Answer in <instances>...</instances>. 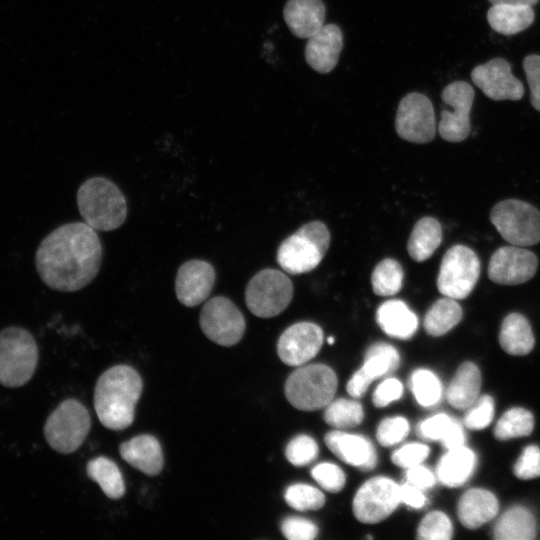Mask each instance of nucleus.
<instances>
[{
	"mask_svg": "<svg viewBox=\"0 0 540 540\" xmlns=\"http://www.w3.org/2000/svg\"><path fill=\"white\" fill-rule=\"evenodd\" d=\"M101 256L102 246L96 230L85 222H71L57 227L41 241L35 265L48 287L74 292L95 278Z\"/></svg>",
	"mask_w": 540,
	"mask_h": 540,
	"instance_id": "obj_1",
	"label": "nucleus"
},
{
	"mask_svg": "<svg viewBox=\"0 0 540 540\" xmlns=\"http://www.w3.org/2000/svg\"><path fill=\"white\" fill-rule=\"evenodd\" d=\"M142 388V379L131 366L116 365L103 372L94 390V408L102 425L116 431L128 428Z\"/></svg>",
	"mask_w": 540,
	"mask_h": 540,
	"instance_id": "obj_2",
	"label": "nucleus"
},
{
	"mask_svg": "<svg viewBox=\"0 0 540 540\" xmlns=\"http://www.w3.org/2000/svg\"><path fill=\"white\" fill-rule=\"evenodd\" d=\"M77 205L84 222L98 231H111L123 224L127 204L120 189L109 179L93 177L77 191Z\"/></svg>",
	"mask_w": 540,
	"mask_h": 540,
	"instance_id": "obj_3",
	"label": "nucleus"
},
{
	"mask_svg": "<svg viewBox=\"0 0 540 540\" xmlns=\"http://www.w3.org/2000/svg\"><path fill=\"white\" fill-rule=\"evenodd\" d=\"M330 244V233L320 221H311L287 237L277 251V262L290 274H302L316 268Z\"/></svg>",
	"mask_w": 540,
	"mask_h": 540,
	"instance_id": "obj_4",
	"label": "nucleus"
},
{
	"mask_svg": "<svg viewBox=\"0 0 540 540\" xmlns=\"http://www.w3.org/2000/svg\"><path fill=\"white\" fill-rule=\"evenodd\" d=\"M38 347L32 334L18 326L0 331V384L10 388L25 385L34 375Z\"/></svg>",
	"mask_w": 540,
	"mask_h": 540,
	"instance_id": "obj_5",
	"label": "nucleus"
},
{
	"mask_svg": "<svg viewBox=\"0 0 540 540\" xmlns=\"http://www.w3.org/2000/svg\"><path fill=\"white\" fill-rule=\"evenodd\" d=\"M335 372L324 364L301 366L288 377L285 394L292 406L303 411L326 407L337 390Z\"/></svg>",
	"mask_w": 540,
	"mask_h": 540,
	"instance_id": "obj_6",
	"label": "nucleus"
},
{
	"mask_svg": "<svg viewBox=\"0 0 540 540\" xmlns=\"http://www.w3.org/2000/svg\"><path fill=\"white\" fill-rule=\"evenodd\" d=\"M90 428L88 410L78 400L70 398L61 402L48 416L44 436L56 452L70 454L82 445Z\"/></svg>",
	"mask_w": 540,
	"mask_h": 540,
	"instance_id": "obj_7",
	"label": "nucleus"
},
{
	"mask_svg": "<svg viewBox=\"0 0 540 540\" xmlns=\"http://www.w3.org/2000/svg\"><path fill=\"white\" fill-rule=\"evenodd\" d=\"M490 220L511 245L526 247L540 242V211L525 201L498 202L491 210Z\"/></svg>",
	"mask_w": 540,
	"mask_h": 540,
	"instance_id": "obj_8",
	"label": "nucleus"
},
{
	"mask_svg": "<svg viewBox=\"0 0 540 540\" xmlns=\"http://www.w3.org/2000/svg\"><path fill=\"white\" fill-rule=\"evenodd\" d=\"M481 263L469 247L457 244L444 254L437 277V288L446 297L465 299L479 279Z\"/></svg>",
	"mask_w": 540,
	"mask_h": 540,
	"instance_id": "obj_9",
	"label": "nucleus"
},
{
	"mask_svg": "<svg viewBox=\"0 0 540 540\" xmlns=\"http://www.w3.org/2000/svg\"><path fill=\"white\" fill-rule=\"evenodd\" d=\"M292 297L291 280L276 269H263L256 273L245 290L248 309L260 318H270L280 314L290 304Z\"/></svg>",
	"mask_w": 540,
	"mask_h": 540,
	"instance_id": "obj_10",
	"label": "nucleus"
},
{
	"mask_svg": "<svg viewBox=\"0 0 540 540\" xmlns=\"http://www.w3.org/2000/svg\"><path fill=\"white\" fill-rule=\"evenodd\" d=\"M199 323L206 337L221 346L237 344L246 326L241 311L224 296L213 297L204 304Z\"/></svg>",
	"mask_w": 540,
	"mask_h": 540,
	"instance_id": "obj_11",
	"label": "nucleus"
},
{
	"mask_svg": "<svg viewBox=\"0 0 540 540\" xmlns=\"http://www.w3.org/2000/svg\"><path fill=\"white\" fill-rule=\"evenodd\" d=\"M395 130L406 141L431 142L436 134V119L430 99L418 92L405 95L398 105Z\"/></svg>",
	"mask_w": 540,
	"mask_h": 540,
	"instance_id": "obj_12",
	"label": "nucleus"
},
{
	"mask_svg": "<svg viewBox=\"0 0 540 540\" xmlns=\"http://www.w3.org/2000/svg\"><path fill=\"white\" fill-rule=\"evenodd\" d=\"M400 502V486L387 477L377 476L358 489L353 512L360 522L374 524L390 516Z\"/></svg>",
	"mask_w": 540,
	"mask_h": 540,
	"instance_id": "obj_13",
	"label": "nucleus"
},
{
	"mask_svg": "<svg viewBox=\"0 0 540 540\" xmlns=\"http://www.w3.org/2000/svg\"><path fill=\"white\" fill-rule=\"evenodd\" d=\"M474 97V89L466 81H454L443 89L442 101L452 110L441 111L438 132L442 139L456 143L468 137L471 131L470 111Z\"/></svg>",
	"mask_w": 540,
	"mask_h": 540,
	"instance_id": "obj_14",
	"label": "nucleus"
},
{
	"mask_svg": "<svg viewBox=\"0 0 540 540\" xmlns=\"http://www.w3.org/2000/svg\"><path fill=\"white\" fill-rule=\"evenodd\" d=\"M538 268V258L521 246H502L491 256L488 277L501 285H518L530 280Z\"/></svg>",
	"mask_w": 540,
	"mask_h": 540,
	"instance_id": "obj_15",
	"label": "nucleus"
},
{
	"mask_svg": "<svg viewBox=\"0 0 540 540\" xmlns=\"http://www.w3.org/2000/svg\"><path fill=\"white\" fill-rule=\"evenodd\" d=\"M473 83L490 99L520 100L524 94V86L511 72L509 62L496 57L476 66L471 72Z\"/></svg>",
	"mask_w": 540,
	"mask_h": 540,
	"instance_id": "obj_16",
	"label": "nucleus"
},
{
	"mask_svg": "<svg viewBox=\"0 0 540 540\" xmlns=\"http://www.w3.org/2000/svg\"><path fill=\"white\" fill-rule=\"evenodd\" d=\"M323 340V331L317 324L298 322L281 334L277 343V352L285 364L301 366L316 356Z\"/></svg>",
	"mask_w": 540,
	"mask_h": 540,
	"instance_id": "obj_17",
	"label": "nucleus"
},
{
	"mask_svg": "<svg viewBox=\"0 0 540 540\" xmlns=\"http://www.w3.org/2000/svg\"><path fill=\"white\" fill-rule=\"evenodd\" d=\"M214 267L207 261L193 259L183 263L176 275L175 292L181 304L194 307L209 296L215 283Z\"/></svg>",
	"mask_w": 540,
	"mask_h": 540,
	"instance_id": "obj_18",
	"label": "nucleus"
},
{
	"mask_svg": "<svg viewBox=\"0 0 540 540\" xmlns=\"http://www.w3.org/2000/svg\"><path fill=\"white\" fill-rule=\"evenodd\" d=\"M400 363L396 348L387 343H375L369 347L365 360L347 383V392L353 397H361L369 385L377 378L394 372Z\"/></svg>",
	"mask_w": 540,
	"mask_h": 540,
	"instance_id": "obj_19",
	"label": "nucleus"
},
{
	"mask_svg": "<svg viewBox=\"0 0 540 540\" xmlns=\"http://www.w3.org/2000/svg\"><path fill=\"white\" fill-rule=\"evenodd\" d=\"M343 47V34L335 24L323 25L308 38L305 46V60L316 72L326 74L338 63Z\"/></svg>",
	"mask_w": 540,
	"mask_h": 540,
	"instance_id": "obj_20",
	"label": "nucleus"
},
{
	"mask_svg": "<svg viewBox=\"0 0 540 540\" xmlns=\"http://www.w3.org/2000/svg\"><path fill=\"white\" fill-rule=\"evenodd\" d=\"M327 447L342 461L363 471L377 464V453L369 439L344 431H330L325 436Z\"/></svg>",
	"mask_w": 540,
	"mask_h": 540,
	"instance_id": "obj_21",
	"label": "nucleus"
},
{
	"mask_svg": "<svg viewBox=\"0 0 540 540\" xmlns=\"http://www.w3.org/2000/svg\"><path fill=\"white\" fill-rule=\"evenodd\" d=\"M119 453L128 464L144 474L155 476L162 471V448L157 438L152 435H137L123 442Z\"/></svg>",
	"mask_w": 540,
	"mask_h": 540,
	"instance_id": "obj_22",
	"label": "nucleus"
},
{
	"mask_svg": "<svg viewBox=\"0 0 540 540\" xmlns=\"http://www.w3.org/2000/svg\"><path fill=\"white\" fill-rule=\"evenodd\" d=\"M283 17L294 36L308 39L324 25L325 6L322 0H288Z\"/></svg>",
	"mask_w": 540,
	"mask_h": 540,
	"instance_id": "obj_23",
	"label": "nucleus"
},
{
	"mask_svg": "<svg viewBox=\"0 0 540 540\" xmlns=\"http://www.w3.org/2000/svg\"><path fill=\"white\" fill-rule=\"evenodd\" d=\"M499 510L497 497L489 490L472 488L459 499L457 514L460 522L469 529H476L493 519Z\"/></svg>",
	"mask_w": 540,
	"mask_h": 540,
	"instance_id": "obj_24",
	"label": "nucleus"
},
{
	"mask_svg": "<svg viewBox=\"0 0 540 540\" xmlns=\"http://www.w3.org/2000/svg\"><path fill=\"white\" fill-rule=\"evenodd\" d=\"M376 320L387 335L403 340L411 338L418 328L416 314L398 299L382 303L377 309Z\"/></svg>",
	"mask_w": 540,
	"mask_h": 540,
	"instance_id": "obj_25",
	"label": "nucleus"
},
{
	"mask_svg": "<svg viewBox=\"0 0 540 540\" xmlns=\"http://www.w3.org/2000/svg\"><path fill=\"white\" fill-rule=\"evenodd\" d=\"M480 389L481 373L478 366L464 362L456 370L447 388V401L456 409H468L478 399Z\"/></svg>",
	"mask_w": 540,
	"mask_h": 540,
	"instance_id": "obj_26",
	"label": "nucleus"
},
{
	"mask_svg": "<svg viewBox=\"0 0 540 540\" xmlns=\"http://www.w3.org/2000/svg\"><path fill=\"white\" fill-rule=\"evenodd\" d=\"M476 466L474 452L463 446L450 449L439 460L436 468L438 480L445 486L463 485L472 475Z\"/></svg>",
	"mask_w": 540,
	"mask_h": 540,
	"instance_id": "obj_27",
	"label": "nucleus"
},
{
	"mask_svg": "<svg viewBox=\"0 0 540 540\" xmlns=\"http://www.w3.org/2000/svg\"><path fill=\"white\" fill-rule=\"evenodd\" d=\"M535 13L529 5L495 4L487 12L491 28L506 36L526 30L533 22Z\"/></svg>",
	"mask_w": 540,
	"mask_h": 540,
	"instance_id": "obj_28",
	"label": "nucleus"
},
{
	"mask_svg": "<svg viewBox=\"0 0 540 540\" xmlns=\"http://www.w3.org/2000/svg\"><path fill=\"white\" fill-rule=\"evenodd\" d=\"M499 343L511 355L523 356L530 353L535 338L528 319L520 313L508 314L501 324Z\"/></svg>",
	"mask_w": 540,
	"mask_h": 540,
	"instance_id": "obj_29",
	"label": "nucleus"
},
{
	"mask_svg": "<svg viewBox=\"0 0 540 540\" xmlns=\"http://www.w3.org/2000/svg\"><path fill=\"white\" fill-rule=\"evenodd\" d=\"M536 533L533 514L521 506H514L504 512L493 530V536L497 540H532Z\"/></svg>",
	"mask_w": 540,
	"mask_h": 540,
	"instance_id": "obj_30",
	"label": "nucleus"
},
{
	"mask_svg": "<svg viewBox=\"0 0 540 540\" xmlns=\"http://www.w3.org/2000/svg\"><path fill=\"white\" fill-rule=\"evenodd\" d=\"M442 241V227L434 217L419 219L410 234L407 250L409 256L416 262L429 259Z\"/></svg>",
	"mask_w": 540,
	"mask_h": 540,
	"instance_id": "obj_31",
	"label": "nucleus"
},
{
	"mask_svg": "<svg viewBox=\"0 0 540 540\" xmlns=\"http://www.w3.org/2000/svg\"><path fill=\"white\" fill-rule=\"evenodd\" d=\"M418 433L429 440H439L447 449L463 446L465 434L462 424L454 417L437 414L425 419L418 425Z\"/></svg>",
	"mask_w": 540,
	"mask_h": 540,
	"instance_id": "obj_32",
	"label": "nucleus"
},
{
	"mask_svg": "<svg viewBox=\"0 0 540 540\" xmlns=\"http://www.w3.org/2000/svg\"><path fill=\"white\" fill-rule=\"evenodd\" d=\"M462 314L456 299L444 296L428 309L424 318L425 331L434 337L442 336L461 321Z\"/></svg>",
	"mask_w": 540,
	"mask_h": 540,
	"instance_id": "obj_33",
	"label": "nucleus"
},
{
	"mask_svg": "<svg viewBox=\"0 0 540 540\" xmlns=\"http://www.w3.org/2000/svg\"><path fill=\"white\" fill-rule=\"evenodd\" d=\"M88 477L96 482L110 499H119L125 493L122 473L111 459L100 456L91 459L86 465Z\"/></svg>",
	"mask_w": 540,
	"mask_h": 540,
	"instance_id": "obj_34",
	"label": "nucleus"
},
{
	"mask_svg": "<svg viewBox=\"0 0 540 540\" xmlns=\"http://www.w3.org/2000/svg\"><path fill=\"white\" fill-rule=\"evenodd\" d=\"M533 428L532 413L525 408L514 407L507 410L498 420L494 428V436L501 441L525 437L532 433Z\"/></svg>",
	"mask_w": 540,
	"mask_h": 540,
	"instance_id": "obj_35",
	"label": "nucleus"
},
{
	"mask_svg": "<svg viewBox=\"0 0 540 540\" xmlns=\"http://www.w3.org/2000/svg\"><path fill=\"white\" fill-rule=\"evenodd\" d=\"M403 278L404 272L400 263L386 258L380 261L372 272V289L378 296L395 295L402 288Z\"/></svg>",
	"mask_w": 540,
	"mask_h": 540,
	"instance_id": "obj_36",
	"label": "nucleus"
},
{
	"mask_svg": "<svg viewBox=\"0 0 540 540\" xmlns=\"http://www.w3.org/2000/svg\"><path fill=\"white\" fill-rule=\"evenodd\" d=\"M363 418L364 411L360 402L345 398L331 401L324 412L326 423L339 429L355 427Z\"/></svg>",
	"mask_w": 540,
	"mask_h": 540,
	"instance_id": "obj_37",
	"label": "nucleus"
},
{
	"mask_svg": "<svg viewBox=\"0 0 540 540\" xmlns=\"http://www.w3.org/2000/svg\"><path fill=\"white\" fill-rule=\"evenodd\" d=\"M412 392L417 402L430 407L437 404L442 395V385L439 378L430 370H415L410 379Z\"/></svg>",
	"mask_w": 540,
	"mask_h": 540,
	"instance_id": "obj_38",
	"label": "nucleus"
},
{
	"mask_svg": "<svg viewBox=\"0 0 540 540\" xmlns=\"http://www.w3.org/2000/svg\"><path fill=\"white\" fill-rule=\"evenodd\" d=\"M285 500L296 510H318L325 504L323 493L307 484H294L285 491Z\"/></svg>",
	"mask_w": 540,
	"mask_h": 540,
	"instance_id": "obj_39",
	"label": "nucleus"
},
{
	"mask_svg": "<svg viewBox=\"0 0 540 540\" xmlns=\"http://www.w3.org/2000/svg\"><path fill=\"white\" fill-rule=\"evenodd\" d=\"M452 535V523L448 516L440 511L428 513L417 530V538L420 540H449Z\"/></svg>",
	"mask_w": 540,
	"mask_h": 540,
	"instance_id": "obj_40",
	"label": "nucleus"
},
{
	"mask_svg": "<svg viewBox=\"0 0 540 540\" xmlns=\"http://www.w3.org/2000/svg\"><path fill=\"white\" fill-rule=\"evenodd\" d=\"M285 455L288 461L295 466H305L318 456V445L308 435H298L287 445Z\"/></svg>",
	"mask_w": 540,
	"mask_h": 540,
	"instance_id": "obj_41",
	"label": "nucleus"
},
{
	"mask_svg": "<svg viewBox=\"0 0 540 540\" xmlns=\"http://www.w3.org/2000/svg\"><path fill=\"white\" fill-rule=\"evenodd\" d=\"M494 416V401L489 395H483L467 409L463 423L471 430H481L486 428Z\"/></svg>",
	"mask_w": 540,
	"mask_h": 540,
	"instance_id": "obj_42",
	"label": "nucleus"
},
{
	"mask_svg": "<svg viewBox=\"0 0 540 540\" xmlns=\"http://www.w3.org/2000/svg\"><path fill=\"white\" fill-rule=\"evenodd\" d=\"M409 432V423L404 417L384 419L378 426L376 437L382 446H392L401 442Z\"/></svg>",
	"mask_w": 540,
	"mask_h": 540,
	"instance_id": "obj_43",
	"label": "nucleus"
},
{
	"mask_svg": "<svg viewBox=\"0 0 540 540\" xmlns=\"http://www.w3.org/2000/svg\"><path fill=\"white\" fill-rule=\"evenodd\" d=\"M312 477L326 491L339 492L345 485V474L332 463H320L311 470Z\"/></svg>",
	"mask_w": 540,
	"mask_h": 540,
	"instance_id": "obj_44",
	"label": "nucleus"
},
{
	"mask_svg": "<svg viewBox=\"0 0 540 540\" xmlns=\"http://www.w3.org/2000/svg\"><path fill=\"white\" fill-rule=\"evenodd\" d=\"M514 475L523 480L540 476V448L536 445L527 446L513 467Z\"/></svg>",
	"mask_w": 540,
	"mask_h": 540,
	"instance_id": "obj_45",
	"label": "nucleus"
},
{
	"mask_svg": "<svg viewBox=\"0 0 540 540\" xmlns=\"http://www.w3.org/2000/svg\"><path fill=\"white\" fill-rule=\"evenodd\" d=\"M283 535L289 540H312L318 534L317 526L301 517H288L281 524Z\"/></svg>",
	"mask_w": 540,
	"mask_h": 540,
	"instance_id": "obj_46",
	"label": "nucleus"
},
{
	"mask_svg": "<svg viewBox=\"0 0 540 540\" xmlns=\"http://www.w3.org/2000/svg\"><path fill=\"white\" fill-rule=\"evenodd\" d=\"M430 449L421 443H409L402 446L392 454V461L402 468H411L420 465L429 455Z\"/></svg>",
	"mask_w": 540,
	"mask_h": 540,
	"instance_id": "obj_47",
	"label": "nucleus"
},
{
	"mask_svg": "<svg viewBox=\"0 0 540 540\" xmlns=\"http://www.w3.org/2000/svg\"><path fill=\"white\" fill-rule=\"evenodd\" d=\"M523 69L530 88L531 105L540 112V55H527L523 60Z\"/></svg>",
	"mask_w": 540,
	"mask_h": 540,
	"instance_id": "obj_48",
	"label": "nucleus"
},
{
	"mask_svg": "<svg viewBox=\"0 0 540 540\" xmlns=\"http://www.w3.org/2000/svg\"><path fill=\"white\" fill-rule=\"evenodd\" d=\"M402 394V383L396 378H387L377 386L372 400L376 407H385L391 402L400 399Z\"/></svg>",
	"mask_w": 540,
	"mask_h": 540,
	"instance_id": "obj_49",
	"label": "nucleus"
},
{
	"mask_svg": "<svg viewBox=\"0 0 540 540\" xmlns=\"http://www.w3.org/2000/svg\"><path fill=\"white\" fill-rule=\"evenodd\" d=\"M406 478L408 483L421 490L431 488L436 482L434 474L421 464L408 468Z\"/></svg>",
	"mask_w": 540,
	"mask_h": 540,
	"instance_id": "obj_50",
	"label": "nucleus"
},
{
	"mask_svg": "<svg viewBox=\"0 0 540 540\" xmlns=\"http://www.w3.org/2000/svg\"><path fill=\"white\" fill-rule=\"evenodd\" d=\"M400 499L401 502L416 509L423 507L426 503V497L422 490L408 482L400 486Z\"/></svg>",
	"mask_w": 540,
	"mask_h": 540,
	"instance_id": "obj_51",
	"label": "nucleus"
},
{
	"mask_svg": "<svg viewBox=\"0 0 540 540\" xmlns=\"http://www.w3.org/2000/svg\"><path fill=\"white\" fill-rule=\"evenodd\" d=\"M492 5L495 4H511V5H529L533 6L539 2V0H488Z\"/></svg>",
	"mask_w": 540,
	"mask_h": 540,
	"instance_id": "obj_52",
	"label": "nucleus"
},
{
	"mask_svg": "<svg viewBox=\"0 0 540 540\" xmlns=\"http://www.w3.org/2000/svg\"><path fill=\"white\" fill-rule=\"evenodd\" d=\"M328 343H329V344H333V343H334V338H333V337H329V338H328Z\"/></svg>",
	"mask_w": 540,
	"mask_h": 540,
	"instance_id": "obj_53",
	"label": "nucleus"
}]
</instances>
